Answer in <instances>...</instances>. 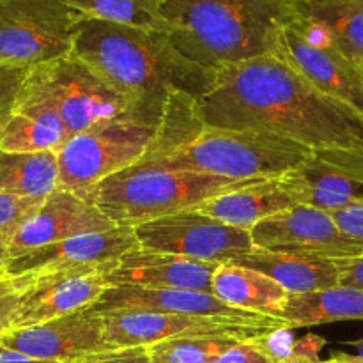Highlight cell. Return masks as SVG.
<instances>
[{
	"label": "cell",
	"instance_id": "7402d4cb",
	"mask_svg": "<svg viewBox=\"0 0 363 363\" xmlns=\"http://www.w3.org/2000/svg\"><path fill=\"white\" fill-rule=\"evenodd\" d=\"M296 206L277 179H259L247 186L225 191L197 206L199 211L227 223L250 230L261 220Z\"/></svg>",
	"mask_w": 363,
	"mask_h": 363
},
{
	"label": "cell",
	"instance_id": "e0dca14e",
	"mask_svg": "<svg viewBox=\"0 0 363 363\" xmlns=\"http://www.w3.org/2000/svg\"><path fill=\"white\" fill-rule=\"evenodd\" d=\"M116 227V223L105 213L99 211L91 201L73 191L57 188L41 202L38 211L23 223L11 243L9 259L45 245L69 240L82 234L106 233Z\"/></svg>",
	"mask_w": 363,
	"mask_h": 363
},
{
	"label": "cell",
	"instance_id": "1f68e13d",
	"mask_svg": "<svg viewBox=\"0 0 363 363\" xmlns=\"http://www.w3.org/2000/svg\"><path fill=\"white\" fill-rule=\"evenodd\" d=\"M21 287L13 277L0 275V335L13 330L14 315L21 301Z\"/></svg>",
	"mask_w": 363,
	"mask_h": 363
},
{
	"label": "cell",
	"instance_id": "d6a6232c",
	"mask_svg": "<svg viewBox=\"0 0 363 363\" xmlns=\"http://www.w3.org/2000/svg\"><path fill=\"white\" fill-rule=\"evenodd\" d=\"M330 215L344 233L363 241V202H354Z\"/></svg>",
	"mask_w": 363,
	"mask_h": 363
},
{
	"label": "cell",
	"instance_id": "9c48e42d",
	"mask_svg": "<svg viewBox=\"0 0 363 363\" xmlns=\"http://www.w3.org/2000/svg\"><path fill=\"white\" fill-rule=\"evenodd\" d=\"M103 323L106 342L116 350L149 347L163 340L190 337H236L250 340L269 330L289 326L275 318L223 319L142 311L106 312L103 314Z\"/></svg>",
	"mask_w": 363,
	"mask_h": 363
},
{
	"label": "cell",
	"instance_id": "d590c367",
	"mask_svg": "<svg viewBox=\"0 0 363 363\" xmlns=\"http://www.w3.org/2000/svg\"><path fill=\"white\" fill-rule=\"evenodd\" d=\"M87 363H155L149 357L147 347H131V350H119L105 357L92 358Z\"/></svg>",
	"mask_w": 363,
	"mask_h": 363
},
{
	"label": "cell",
	"instance_id": "4dcf8cb0",
	"mask_svg": "<svg viewBox=\"0 0 363 363\" xmlns=\"http://www.w3.org/2000/svg\"><path fill=\"white\" fill-rule=\"evenodd\" d=\"M32 67L0 64V117L16 108L18 98Z\"/></svg>",
	"mask_w": 363,
	"mask_h": 363
},
{
	"label": "cell",
	"instance_id": "ba28073f",
	"mask_svg": "<svg viewBox=\"0 0 363 363\" xmlns=\"http://www.w3.org/2000/svg\"><path fill=\"white\" fill-rule=\"evenodd\" d=\"M82 18L62 0H0V64L34 67L71 55Z\"/></svg>",
	"mask_w": 363,
	"mask_h": 363
},
{
	"label": "cell",
	"instance_id": "60d3db41",
	"mask_svg": "<svg viewBox=\"0 0 363 363\" xmlns=\"http://www.w3.org/2000/svg\"><path fill=\"white\" fill-rule=\"evenodd\" d=\"M323 363H339V362H335V360H333V358H330V360H326V362H323Z\"/></svg>",
	"mask_w": 363,
	"mask_h": 363
},
{
	"label": "cell",
	"instance_id": "836d02e7",
	"mask_svg": "<svg viewBox=\"0 0 363 363\" xmlns=\"http://www.w3.org/2000/svg\"><path fill=\"white\" fill-rule=\"evenodd\" d=\"M339 268V286L363 291V255L360 257L333 259Z\"/></svg>",
	"mask_w": 363,
	"mask_h": 363
},
{
	"label": "cell",
	"instance_id": "603a6c76",
	"mask_svg": "<svg viewBox=\"0 0 363 363\" xmlns=\"http://www.w3.org/2000/svg\"><path fill=\"white\" fill-rule=\"evenodd\" d=\"M59 188L55 151L7 152L0 149V191L16 197L46 199Z\"/></svg>",
	"mask_w": 363,
	"mask_h": 363
},
{
	"label": "cell",
	"instance_id": "7c38bea8",
	"mask_svg": "<svg viewBox=\"0 0 363 363\" xmlns=\"http://www.w3.org/2000/svg\"><path fill=\"white\" fill-rule=\"evenodd\" d=\"M255 248L326 259L360 257L363 241L344 233L333 216L311 206H293L250 229Z\"/></svg>",
	"mask_w": 363,
	"mask_h": 363
},
{
	"label": "cell",
	"instance_id": "8d00e7d4",
	"mask_svg": "<svg viewBox=\"0 0 363 363\" xmlns=\"http://www.w3.org/2000/svg\"><path fill=\"white\" fill-rule=\"evenodd\" d=\"M0 363H66V362H52V360H39V358H32L28 354L14 351L11 347H6L0 344Z\"/></svg>",
	"mask_w": 363,
	"mask_h": 363
},
{
	"label": "cell",
	"instance_id": "7a4b0ae2",
	"mask_svg": "<svg viewBox=\"0 0 363 363\" xmlns=\"http://www.w3.org/2000/svg\"><path fill=\"white\" fill-rule=\"evenodd\" d=\"M71 55L130 99L138 119L151 126H160L170 96L201 99L215 85V71L181 55L163 32L84 16Z\"/></svg>",
	"mask_w": 363,
	"mask_h": 363
},
{
	"label": "cell",
	"instance_id": "52a82bcc",
	"mask_svg": "<svg viewBox=\"0 0 363 363\" xmlns=\"http://www.w3.org/2000/svg\"><path fill=\"white\" fill-rule=\"evenodd\" d=\"M158 126L137 119L94 124L57 151L59 188L85 197L106 177L135 165L151 145Z\"/></svg>",
	"mask_w": 363,
	"mask_h": 363
},
{
	"label": "cell",
	"instance_id": "4fadbf2b",
	"mask_svg": "<svg viewBox=\"0 0 363 363\" xmlns=\"http://www.w3.org/2000/svg\"><path fill=\"white\" fill-rule=\"evenodd\" d=\"M140 248L133 227L117 225L106 233H91L57 241L11 257L0 266V275H43L55 272H92L106 275L119 259Z\"/></svg>",
	"mask_w": 363,
	"mask_h": 363
},
{
	"label": "cell",
	"instance_id": "83f0119b",
	"mask_svg": "<svg viewBox=\"0 0 363 363\" xmlns=\"http://www.w3.org/2000/svg\"><path fill=\"white\" fill-rule=\"evenodd\" d=\"M293 330L289 326L269 330L248 342L272 363H323L319 353L326 346V340L315 333L296 337Z\"/></svg>",
	"mask_w": 363,
	"mask_h": 363
},
{
	"label": "cell",
	"instance_id": "5bb4252c",
	"mask_svg": "<svg viewBox=\"0 0 363 363\" xmlns=\"http://www.w3.org/2000/svg\"><path fill=\"white\" fill-rule=\"evenodd\" d=\"M0 344L39 360L87 363L119 351L105 339L103 315L84 308L41 325L13 328L0 335Z\"/></svg>",
	"mask_w": 363,
	"mask_h": 363
},
{
	"label": "cell",
	"instance_id": "e575fe53",
	"mask_svg": "<svg viewBox=\"0 0 363 363\" xmlns=\"http://www.w3.org/2000/svg\"><path fill=\"white\" fill-rule=\"evenodd\" d=\"M215 363H272L257 347L252 346L248 340L236 344L227 353H223Z\"/></svg>",
	"mask_w": 363,
	"mask_h": 363
},
{
	"label": "cell",
	"instance_id": "d6986e66",
	"mask_svg": "<svg viewBox=\"0 0 363 363\" xmlns=\"http://www.w3.org/2000/svg\"><path fill=\"white\" fill-rule=\"evenodd\" d=\"M94 314L103 315L113 311H142L160 314L199 315V318L223 319H262L266 315L252 314L229 307L211 293L181 289H147L135 286L108 287L98 301L91 305Z\"/></svg>",
	"mask_w": 363,
	"mask_h": 363
},
{
	"label": "cell",
	"instance_id": "44dd1931",
	"mask_svg": "<svg viewBox=\"0 0 363 363\" xmlns=\"http://www.w3.org/2000/svg\"><path fill=\"white\" fill-rule=\"evenodd\" d=\"M213 294L229 307L275 319H280L291 298L275 280L234 262L218 266L213 277Z\"/></svg>",
	"mask_w": 363,
	"mask_h": 363
},
{
	"label": "cell",
	"instance_id": "74e56055",
	"mask_svg": "<svg viewBox=\"0 0 363 363\" xmlns=\"http://www.w3.org/2000/svg\"><path fill=\"white\" fill-rule=\"evenodd\" d=\"M333 360L339 363H363V358L358 357V354H346V353H339L335 357H332Z\"/></svg>",
	"mask_w": 363,
	"mask_h": 363
},
{
	"label": "cell",
	"instance_id": "4316f807",
	"mask_svg": "<svg viewBox=\"0 0 363 363\" xmlns=\"http://www.w3.org/2000/svg\"><path fill=\"white\" fill-rule=\"evenodd\" d=\"M69 140L60 128L13 110L0 117V149L7 152L59 151Z\"/></svg>",
	"mask_w": 363,
	"mask_h": 363
},
{
	"label": "cell",
	"instance_id": "5b68a950",
	"mask_svg": "<svg viewBox=\"0 0 363 363\" xmlns=\"http://www.w3.org/2000/svg\"><path fill=\"white\" fill-rule=\"evenodd\" d=\"M312 149L280 135L255 130L202 126L176 151L138 165L213 174L236 181L277 179L296 169Z\"/></svg>",
	"mask_w": 363,
	"mask_h": 363
},
{
	"label": "cell",
	"instance_id": "9a60e30c",
	"mask_svg": "<svg viewBox=\"0 0 363 363\" xmlns=\"http://www.w3.org/2000/svg\"><path fill=\"white\" fill-rule=\"evenodd\" d=\"M13 279L23 291L13 328L41 325L84 311L110 287L105 275L92 272H55Z\"/></svg>",
	"mask_w": 363,
	"mask_h": 363
},
{
	"label": "cell",
	"instance_id": "d4e9b609",
	"mask_svg": "<svg viewBox=\"0 0 363 363\" xmlns=\"http://www.w3.org/2000/svg\"><path fill=\"white\" fill-rule=\"evenodd\" d=\"M280 319L294 330L333 321H363V291L339 286L319 293L291 296Z\"/></svg>",
	"mask_w": 363,
	"mask_h": 363
},
{
	"label": "cell",
	"instance_id": "f1b7e54d",
	"mask_svg": "<svg viewBox=\"0 0 363 363\" xmlns=\"http://www.w3.org/2000/svg\"><path fill=\"white\" fill-rule=\"evenodd\" d=\"M240 342L245 340L236 337H190L152 344L147 353L155 363H215Z\"/></svg>",
	"mask_w": 363,
	"mask_h": 363
},
{
	"label": "cell",
	"instance_id": "8992f818",
	"mask_svg": "<svg viewBox=\"0 0 363 363\" xmlns=\"http://www.w3.org/2000/svg\"><path fill=\"white\" fill-rule=\"evenodd\" d=\"M16 105L41 106L55 113L69 138L106 121H140L130 99L74 55L32 67Z\"/></svg>",
	"mask_w": 363,
	"mask_h": 363
},
{
	"label": "cell",
	"instance_id": "ffe728a7",
	"mask_svg": "<svg viewBox=\"0 0 363 363\" xmlns=\"http://www.w3.org/2000/svg\"><path fill=\"white\" fill-rule=\"evenodd\" d=\"M234 264L255 269L284 287L291 296L319 293L339 287V268L333 259L318 255L279 254L254 248L250 254L234 259Z\"/></svg>",
	"mask_w": 363,
	"mask_h": 363
},
{
	"label": "cell",
	"instance_id": "2e32d148",
	"mask_svg": "<svg viewBox=\"0 0 363 363\" xmlns=\"http://www.w3.org/2000/svg\"><path fill=\"white\" fill-rule=\"evenodd\" d=\"M280 57L323 96L363 117V69L335 48H319L305 41L293 25L280 34Z\"/></svg>",
	"mask_w": 363,
	"mask_h": 363
},
{
	"label": "cell",
	"instance_id": "277c9868",
	"mask_svg": "<svg viewBox=\"0 0 363 363\" xmlns=\"http://www.w3.org/2000/svg\"><path fill=\"white\" fill-rule=\"evenodd\" d=\"M250 183L254 181L135 163L103 179L84 199L91 201L116 225L135 227L194 209L216 195Z\"/></svg>",
	"mask_w": 363,
	"mask_h": 363
},
{
	"label": "cell",
	"instance_id": "3957f363",
	"mask_svg": "<svg viewBox=\"0 0 363 363\" xmlns=\"http://www.w3.org/2000/svg\"><path fill=\"white\" fill-rule=\"evenodd\" d=\"M162 14L177 52L216 71L277 53L296 9L277 0H163Z\"/></svg>",
	"mask_w": 363,
	"mask_h": 363
},
{
	"label": "cell",
	"instance_id": "f546056e",
	"mask_svg": "<svg viewBox=\"0 0 363 363\" xmlns=\"http://www.w3.org/2000/svg\"><path fill=\"white\" fill-rule=\"evenodd\" d=\"M43 201L45 199L16 197L0 191V266L9 259L11 243Z\"/></svg>",
	"mask_w": 363,
	"mask_h": 363
},
{
	"label": "cell",
	"instance_id": "ac0fdd59",
	"mask_svg": "<svg viewBox=\"0 0 363 363\" xmlns=\"http://www.w3.org/2000/svg\"><path fill=\"white\" fill-rule=\"evenodd\" d=\"M220 262L195 261L176 254L137 248L119 259L105 275L110 287L135 286L147 289L204 291L213 294V277Z\"/></svg>",
	"mask_w": 363,
	"mask_h": 363
},
{
	"label": "cell",
	"instance_id": "cb8c5ba5",
	"mask_svg": "<svg viewBox=\"0 0 363 363\" xmlns=\"http://www.w3.org/2000/svg\"><path fill=\"white\" fill-rule=\"evenodd\" d=\"M293 6L325 25L337 52L363 69V0H303Z\"/></svg>",
	"mask_w": 363,
	"mask_h": 363
},
{
	"label": "cell",
	"instance_id": "30bf717a",
	"mask_svg": "<svg viewBox=\"0 0 363 363\" xmlns=\"http://www.w3.org/2000/svg\"><path fill=\"white\" fill-rule=\"evenodd\" d=\"M140 248L206 262H230L254 250L250 230L227 225L197 208L133 227Z\"/></svg>",
	"mask_w": 363,
	"mask_h": 363
},
{
	"label": "cell",
	"instance_id": "484cf974",
	"mask_svg": "<svg viewBox=\"0 0 363 363\" xmlns=\"http://www.w3.org/2000/svg\"><path fill=\"white\" fill-rule=\"evenodd\" d=\"M85 18L169 34L163 0H62Z\"/></svg>",
	"mask_w": 363,
	"mask_h": 363
},
{
	"label": "cell",
	"instance_id": "ab89813d",
	"mask_svg": "<svg viewBox=\"0 0 363 363\" xmlns=\"http://www.w3.org/2000/svg\"><path fill=\"white\" fill-rule=\"evenodd\" d=\"M277 2H286V4H296V2H303V0H277Z\"/></svg>",
	"mask_w": 363,
	"mask_h": 363
},
{
	"label": "cell",
	"instance_id": "6da1fadb",
	"mask_svg": "<svg viewBox=\"0 0 363 363\" xmlns=\"http://www.w3.org/2000/svg\"><path fill=\"white\" fill-rule=\"evenodd\" d=\"M215 73L211 91L197 99L206 126L268 131L311 149H363V117L315 91L279 53Z\"/></svg>",
	"mask_w": 363,
	"mask_h": 363
},
{
	"label": "cell",
	"instance_id": "8fae6325",
	"mask_svg": "<svg viewBox=\"0 0 363 363\" xmlns=\"http://www.w3.org/2000/svg\"><path fill=\"white\" fill-rule=\"evenodd\" d=\"M279 183L294 204L326 213L363 202V149H312Z\"/></svg>",
	"mask_w": 363,
	"mask_h": 363
},
{
	"label": "cell",
	"instance_id": "f35d334b",
	"mask_svg": "<svg viewBox=\"0 0 363 363\" xmlns=\"http://www.w3.org/2000/svg\"><path fill=\"white\" fill-rule=\"evenodd\" d=\"M357 346H358V351H360V353H358V357L363 358V342H358Z\"/></svg>",
	"mask_w": 363,
	"mask_h": 363
}]
</instances>
